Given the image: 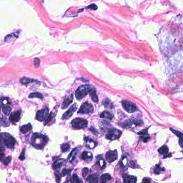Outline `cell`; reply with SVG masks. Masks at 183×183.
Returning <instances> with one entry per match:
<instances>
[{"label":"cell","instance_id":"1","mask_svg":"<svg viewBox=\"0 0 183 183\" xmlns=\"http://www.w3.org/2000/svg\"><path fill=\"white\" fill-rule=\"evenodd\" d=\"M48 141V139L45 135L40 133H34L31 138V144L33 146L41 150L45 146Z\"/></svg>","mask_w":183,"mask_h":183},{"label":"cell","instance_id":"2","mask_svg":"<svg viewBox=\"0 0 183 183\" xmlns=\"http://www.w3.org/2000/svg\"><path fill=\"white\" fill-rule=\"evenodd\" d=\"M0 138L4 142L6 147L13 149L16 145V140L12 135L8 133H0Z\"/></svg>","mask_w":183,"mask_h":183},{"label":"cell","instance_id":"3","mask_svg":"<svg viewBox=\"0 0 183 183\" xmlns=\"http://www.w3.org/2000/svg\"><path fill=\"white\" fill-rule=\"evenodd\" d=\"M92 87L89 85L80 86L76 92V97L78 100H81L86 96L87 94H89Z\"/></svg>","mask_w":183,"mask_h":183},{"label":"cell","instance_id":"4","mask_svg":"<svg viewBox=\"0 0 183 183\" xmlns=\"http://www.w3.org/2000/svg\"><path fill=\"white\" fill-rule=\"evenodd\" d=\"M71 124H72L73 127L78 128V129H81V128H84L87 127L88 121L84 118H77L72 121Z\"/></svg>","mask_w":183,"mask_h":183},{"label":"cell","instance_id":"5","mask_svg":"<svg viewBox=\"0 0 183 183\" xmlns=\"http://www.w3.org/2000/svg\"><path fill=\"white\" fill-rule=\"evenodd\" d=\"M122 106L124 109L128 113H133L137 110V107L134 103L128 100L122 101Z\"/></svg>","mask_w":183,"mask_h":183},{"label":"cell","instance_id":"6","mask_svg":"<svg viewBox=\"0 0 183 183\" xmlns=\"http://www.w3.org/2000/svg\"><path fill=\"white\" fill-rule=\"evenodd\" d=\"M122 134V132L116 128H111L108 131L106 135V138L110 140H116L120 138Z\"/></svg>","mask_w":183,"mask_h":183},{"label":"cell","instance_id":"7","mask_svg":"<svg viewBox=\"0 0 183 183\" xmlns=\"http://www.w3.org/2000/svg\"><path fill=\"white\" fill-rule=\"evenodd\" d=\"M94 110L93 106L91 103L85 102L81 105L78 114H90L92 113Z\"/></svg>","mask_w":183,"mask_h":183},{"label":"cell","instance_id":"8","mask_svg":"<svg viewBox=\"0 0 183 183\" xmlns=\"http://www.w3.org/2000/svg\"><path fill=\"white\" fill-rule=\"evenodd\" d=\"M49 114V110L47 108L39 110L36 115V119L40 122L46 121Z\"/></svg>","mask_w":183,"mask_h":183},{"label":"cell","instance_id":"9","mask_svg":"<svg viewBox=\"0 0 183 183\" xmlns=\"http://www.w3.org/2000/svg\"><path fill=\"white\" fill-rule=\"evenodd\" d=\"M118 157V152L116 150L108 152L106 155V160L109 163L114 162Z\"/></svg>","mask_w":183,"mask_h":183},{"label":"cell","instance_id":"10","mask_svg":"<svg viewBox=\"0 0 183 183\" xmlns=\"http://www.w3.org/2000/svg\"><path fill=\"white\" fill-rule=\"evenodd\" d=\"M77 109V104L76 103L73 104L70 107V109L64 113L62 117V120H67L73 115V114L76 111Z\"/></svg>","mask_w":183,"mask_h":183},{"label":"cell","instance_id":"11","mask_svg":"<svg viewBox=\"0 0 183 183\" xmlns=\"http://www.w3.org/2000/svg\"><path fill=\"white\" fill-rule=\"evenodd\" d=\"M20 111H14L10 115L9 118L10 121L12 122V123H16L20 120Z\"/></svg>","mask_w":183,"mask_h":183},{"label":"cell","instance_id":"12","mask_svg":"<svg viewBox=\"0 0 183 183\" xmlns=\"http://www.w3.org/2000/svg\"><path fill=\"white\" fill-rule=\"evenodd\" d=\"M123 181L124 183H137V178L134 176L123 175Z\"/></svg>","mask_w":183,"mask_h":183},{"label":"cell","instance_id":"13","mask_svg":"<svg viewBox=\"0 0 183 183\" xmlns=\"http://www.w3.org/2000/svg\"><path fill=\"white\" fill-rule=\"evenodd\" d=\"M84 140L86 142V146L88 148L93 149L97 146V142L94 141L93 140L89 138H85Z\"/></svg>","mask_w":183,"mask_h":183},{"label":"cell","instance_id":"14","mask_svg":"<svg viewBox=\"0 0 183 183\" xmlns=\"http://www.w3.org/2000/svg\"><path fill=\"white\" fill-rule=\"evenodd\" d=\"M73 99V95H71V96L70 97L68 98H66V99L64 100L63 102L62 106V109H65V108L68 107L69 105L72 102Z\"/></svg>","mask_w":183,"mask_h":183},{"label":"cell","instance_id":"15","mask_svg":"<svg viewBox=\"0 0 183 183\" xmlns=\"http://www.w3.org/2000/svg\"><path fill=\"white\" fill-rule=\"evenodd\" d=\"M87 180L89 182V183H98V182H99L98 176L96 174L89 175L87 177Z\"/></svg>","mask_w":183,"mask_h":183},{"label":"cell","instance_id":"16","mask_svg":"<svg viewBox=\"0 0 183 183\" xmlns=\"http://www.w3.org/2000/svg\"><path fill=\"white\" fill-rule=\"evenodd\" d=\"M89 94L90 95V96L91 97L92 100L94 102H95V103L98 102V101H99V99H98V96L96 95V91L93 87L92 88V89L89 93Z\"/></svg>","mask_w":183,"mask_h":183},{"label":"cell","instance_id":"17","mask_svg":"<svg viewBox=\"0 0 183 183\" xmlns=\"http://www.w3.org/2000/svg\"><path fill=\"white\" fill-rule=\"evenodd\" d=\"M32 126L31 124L30 123H29L26 125H24L22 126L20 128V131L23 134H25L27 132H29L30 131L32 130Z\"/></svg>","mask_w":183,"mask_h":183},{"label":"cell","instance_id":"18","mask_svg":"<svg viewBox=\"0 0 183 183\" xmlns=\"http://www.w3.org/2000/svg\"><path fill=\"white\" fill-rule=\"evenodd\" d=\"M64 162V160L63 159H57L56 161L54 162L53 164V168L54 170H56L57 169L61 168Z\"/></svg>","mask_w":183,"mask_h":183},{"label":"cell","instance_id":"19","mask_svg":"<svg viewBox=\"0 0 183 183\" xmlns=\"http://www.w3.org/2000/svg\"><path fill=\"white\" fill-rule=\"evenodd\" d=\"M81 158L85 161H90L93 158V155L91 152L84 151L81 155Z\"/></svg>","mask_w":183,"mask_h":183},{"label":"cell","instance_id":"20","mask_svg":"<svg viewBox=\"0 0 183 183\" xmlns=\"http://www.w3.org/2000/svg\"><path fill=\"white\" fill-rule=\"evenodd\" d=\"M11 161V157H5L4 155L0 156V161H1L3 164L5 165H8L9 163Z\"/></svg>","mask_w":183,"mask_h":183},{"label":"cell","instance_id":"21","mask_svg":"<svg viewBox=\"0 0 183 183\" xmlns=\"http://www.w3.org/2000/svg\"><path fill=\"white\" fill-rule=\"evenodd\" d=\"M100 117L105 118L108 120H112L114 118V116L110 113H109V112L104 111L100 115Z\"/></svg>","mask_w":183,"mask_h":183},{"label":"cell","instance_id":"22","mask_svg":"<svg viewBox=\"0 0 183 183\" xmlns=\"http://www.w3.org/2000/svg\"><path fill=\"white\" fill-rule=\"evenodd\" d=\"M77 149L75 148L73 149L72 152H71V153L68 156V157H67V160H68L69 162H72L74 160V158L76 157V155L77 153Z\"/></svg>","mask_w":183,"mask_h":183},{"label":"cell","instance_id":"23","mask_svg":"<svg viewBox=\"0 0 183 183\" xmlns=\"http://www.w3.org/2000/svg\"><path fill=\"white\" fill-rule=\"evenodd\" d=\"M36 81V80H35L30 79V78H26V77L22 78L20 79V83L23 85H27L30 83L34 82V81Z\"/></svg>","mask_w":183,"mask_h":183},{"label":"cell","instance_id":"24","mask_svg":"<svg viewBox=\"0 0 183 183\" xmlns=\"http://www.w3.org/2000/svg\"><path fill=\"white\" fill-rule=\"evenodd\" d=\"M9 122L5 117H2L0 118V125L2 126L7 127L9 126Z\"/></svg>","mask_w":183,"mask_h":183},{"label":"cell","instance_id":"25","mask_svg":"<svg viewBox=\"0 0 183 183\" xmlns=\"http://www.w3.org/2000/svg\"><path fill=\"white\" fill-rule=\"evenodd\" d=\"M158 152L162 155H167L169 152V148L166 145L163 146L158 151Z\"/></svg>","mask_w":183,"mask_h":183},{"label":"cell","instance_id":"26","mask_svg":"<svg viewBox=\"0 0 183 183\" xmlns=\"http://www.w3.org/2000/svg\"><path fill=\"white\" fill-rule=\"evenodd\" d=\"M2 110L4 114L6 115V116H9L10 115V113H11V109L9 106H7V105H4V106L2 108Z\"/></svg>","mask_w":183,"mask_h":183},{"label":"cell","instance_id":"27","mask_svg":"<svg viewBox=\"0 0 183 183\" xmlns=\"http://www.w3.org/2000/svg\"><path fill=\"white\" fill-rule=\"evenodd\" d=\"M111 176L108 174H103L101 176V179L102 182H104L105 183H106V182L108 181H110L111 179Z\"/></svg>","mask_w":183,"mask_h":183},{"label":"cell","instance_id":"28","mask_svg":"<svg viewBox=\"0 0 183 183\" xmlns=\"http://www.w3.org/2000/svg\"><path fill=\"white\" fill-rule=\"evenodd\" d=\"M102 103L104 105V106L106 108H113V103L110 101V100L108 99H106L105 100H104L102 102Z\"/></svg>","mask_w":183,"mask_h":183},{"label":"cell","instance_id":"29","mask_svg":"<svg viewBox=\"0 0 183 183\" xmlns=\"http://www.w3.org/2000/svg\"><path fill=\"white\" fill-rule=\"evenodd\" d=\"M120 163L121 164V166L122 167L125 168L126 167H127V158L126 156H123L122 157V158L121 160Z\"/></svg>","mask_w":183,"mask_h":183},{"label":"cell","instance_id":"30","mask_svg":"<svg viewBox=\"0 0 183 183\" xmlns=\"http://www.w3.org/2000/svg\"><path fill=\"white\" fill-rule=\"evenodd\" d=\"M71 183H82V182L76 174H73L72 179H71Z\"/></svg>","mask_w":183,"mask_h":183},{"label":"cell","instance_id":"31","mask_svg":"<svg viewBox=\"0 0 183 183\" xmlns=\"http://www.w3.org/2000/svg\"><path fill=\"white\" fill-rule=\"evenodd\" d=\"M29 98H33V97H37L39 98V99H43V95L42 94H41V93H33L30 94L29 95Z\"/></svg>","mask_w":183,"mask_h":183},{"label":"cell","instance_id":"32","mask_svg":"<svg viewBox=\"0 0 183 183\" xmlns=\"http://www.w3.org/2000/svg\"><path fill=\"white\" fill-rule=\"evenodd\" d=\"M4 144L2 140L0 138V156L3 155L4 154V152L5 151V147Z\"/></svg>","mask_w":183,"mask_h":183},{"label":"cell","instance_id":"33","mask_svg":"<svg viewBox=\"0 0 183 183\" xmlns=\"http://www.w3.org/2000/svg\"><path fill=\"white\" fill-rule=\"evenodd\" d=\"M97 163H98V164H99L100 167L101 168V169H102H102H103L104 168H105V167H106V163L102 158H99V160H98Z\"/></svg>","mask_w":183,"mask_h":183},{"label":"cell","instance_id":"34","mask_svg":"<svg viewBox=\"0 0 183 183\" xmlns=\"http://www.w3.org/2000/svg\"><path fill=\"white\" fill-rule=\"evenodd\" d=\"M70 145L68 143H64L61 145V150L63 152H66L69 150Z\"/></svg>","mask_w":183,"mask_h":183},{"label":"cell","instance_id":"35","mask_svg":"<svg viewBox=\"0 0 183 183\" xmlns=\"http://www.w3.org/2000/svg\"><path fill=\"white\" fill-rule=\"evenodd\" d=\"M72 169H63L62 172H61V176H65L66 175H70Z\"/></svg>","mask_w":183,"mask_h":183},{"label":"cell","instance_id":"36","mask_svg":"<svg viewBox=\"0 0 183 183\" xmlns=\"http://www.w3.org/2000/svg\"><path fill=\"white\" fill-rule=\"evenodd\" d=\"M54 117H55V115H54L53 113L52 112V113H51L49 116H48V117L47 118V119L46 120V123H45V125H46L47 123H49V122H50L51 121H52L53 118H54Z\"/></svg>","mask_w":183,"mask_h":183},{"label":"cell","instance_id":"37","mask_svg":"<svg viewBox=\"0 0 183 183\" xmlns=\"http://www.w3.org/2000/svg\"><path fill=\"white\" fill-rule=\"evenodd\" d=\"M91 171V169L87 168H84L83 169V176L84 177H85L87 175V174Z\"/></svg>","mask_w":183,"mask_h":183},{"label":"cell","instance_id":"38","mask_svg":"<svg viewBox=\"0 0 183 183\" xmlns=\"http://www.w3.org/2000/svg\"><path fill=\"white\" fill-rule=\"evenodd\" d=\"M162 170V168H161L160 167V165H156L155 168V173L156 174L159 175L160 174V171Z\"/></svg>","mask_w":183,"mask_h":183},{"label":"cell","instance_id":"39","mask_svg":"<svg viewBox=\"0 0 183 183\" xmlns=\"http://www.w3.org/2000/svg\"><path fill=\"white\" fill-rule=\"evenodd\" d=\"M55 177H56V182L57 183H60L61 176L60 175L59 172H55Z\"/></svg>","mask_w":183,"mask_h":183},{"label":"cell","instance_id":"40","mask_svg":"<svg viewBox=\"0 0 183 183\" xmlns=\"http://www.w3.org/2000/svg\"><path fill=\"white\" fill-rule=\"evenodd\" d=\"M25 148H24L23 149L22 152H21V154H20L19 157V160H20L21 161L24 160V159H25Z\"/></svg>","mask_w":183,"mask_h":183},{"label":"cell","instance_id":"41","mask_svg":"<svg viewBox=\"0 0 183 183\" xmlns=\"http://www.w3.org/2000/svg\"><path fill=\"white\" fill-rule=\"evenodd\" d=\"M97 6L95 4H92L90 5H89V6H87L86 8L88 9H90V10H95L97 9Z\"/></svg>","mask_w":183,"mask_h":183},{"label":"cell","instance_id":"42","mask_svg":"<svg viewBox=\"0 0 183 183\" xmlns=\"http://www.w3.org/2000/svg\"><path fill=\"white\" fill-rule=\"evenodd\" d=\"M40 63V61L39 59L36 58L34 59V65L36 67H38L39 66Z\"/></svg>","mask_w":183,"mask_h":183},{"label":"cell","instance_id":"43","mask_svg":"<svg viewBox=\"0 0 183 183\" xmlns=\"http://www.w3.org/2000/svg\"><path fill=\"white\" fill-rule=\"evenodd\" d=\"M179 144L180 145V146L183 148V134L182 135L181 137H180L179 138Z\"/></svg>","mask_w":183,"mask_h":183},{"label":"cell","instance_id":"44","mask_svg":"<svg viewBox=\"0 0 183 183\" xmlns=\"http://www.w3.org/2000/svg\"><path fill=\"white\" fill-rule=\"evenodd\" d=\"M1 102L3 105H5L8 103V99L7 98H5V97H3L2 99H1Z\"/></svg>","mask_w":183,"mask_h":183},{"label":"cell","instance_id":"45","mask_svg":"<svg viewBox=\"0 0 183 183\" xmlns=\"http://www.w3.org/2000/svg\"><path fill=\"white\" fill-rule=\"evenodd\" d=\"M142 183H151V179L148 178H144L142 180Z\"/></svg>","mask_w":183,"mask_h":183},{"label":"cell","instance_id":"46","mask_svg":"<svg viewBox=\"0 0 183 183\" xmlns=\"http://www.w3.org/2000/svg\"><path fill=\"white\" fill-rule=\"evenodd\" d=\"M130 165H131L132 168H134V166H135L134 162H133V161H131V162H130Z\"/></svg>","mask_w":183,"mask_h":183},{"label":"cell","instance_id":"47","mask_svg":"<svg viewBox=\"0 0 183 183\" xmlns=\"http://www.w3.org/2000/svg\"><path fill=\"white\" fill-rule=\"evenodd\" d=\"M101 183H104V182H101Z\"/></svg>","mask_w":183,"mask_h":183},{"label":"cell","instance_id":"48","mask_svg":"<svg viewBox=\"0 0 183 183\" xmlns=\"http://www.w3.org/2000/svg\"><path fill=\"white\" fill-rule=\"evenodd\" d=\"M0 111H1V107H0Z\"/></svg>","mask_w":183,"mask_h":183},{"label":"cell","instance_id":"49","mask_svg":"<svg viewBox=\"0 0 183 183\" xmlns=\"http://www.w3.org/2000/svg\"><path fill=\"white\" fill-rule=\"evenodd\" d=\"M116 183H118L117 182H116Z\"/></svg>","mask_w":183,"mask_h":183}]
</instances>
